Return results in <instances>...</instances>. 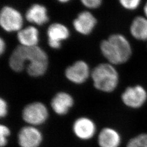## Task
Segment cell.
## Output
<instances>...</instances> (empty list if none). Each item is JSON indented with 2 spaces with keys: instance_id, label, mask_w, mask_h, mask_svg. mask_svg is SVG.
I'll list each match as a JSON object with an SVG mask.
<instances>
[{
  "instance_id": "22",
  "label": "cell",
  "mask_w": 147,
  "mask_h": 147,
  "mask_svg": "<svg viewBox=\"0 0 147 147\" xmlns=\"http://www.w3.org/2000/svg\"><path fill=\"white\" fill-rule=\"evenodd\" d=\"M5 47H6V44H5V41L2 38H1V40H0V53H1V55L3 54V53L5 52Z\"/></svg>"
},
{
  "instance_id": "6",
  "label": "cell",
  "mask_w": 147,
  "mask_h": 147,
  "mask_svg": "<svg viewBox=\"0 0 147 147\" xmlns=\"http://www.w3.org/2000/svg\"><path fill=\"white\" fill-rule=\"evenodd\" d=\"M147 99V91L140 85L127 88L121 95L123 103L132 109L140 108L144 104Z\"/></svg>"
},
{
  "instance_id": "8",
  "label": "cell",
  "mask_w": 147,
  "mask_h": 147,
  "mask_svg": "<svg viewBox=\"0 0 147 147\" xmlns=\"http://www.w3.org/2000/svg\"><path fill=\"white\" fill-rule=\"evenodd\" d=\"M48 44L53 49L61 47L62 42L70 36L68 28L61 23H53L48 27L47 30Z\"/></svg>"
},
{
  "instance_id": "10",
  "label": "cell",
  "mask_w": 147,
  "mask_h": 147,
  "mask_svg": "<svg viewBox=\"0 0 147 147\" xmlns=\"http://www.w3.org/2000/svg\"><path fill=\"white\" fill-rule=\"evenodd\" d=\"M97 24L96 18L89 11L80 13L74 20L73 25L76 31L82 35L90 34Z\"/></svg>"
},
{
  "instance_id": "1",
  "label": "cell",
  "mask_w": 147,
  "mask_h": 147,
  "mask_svg": "<svg viewBox=\"0 0 147 147\" xmlns=\"http://www.w3.org/2000/svg\"><path fill=\"white\" fill-rule=\"evenodd\" d=\"M12 67L19 71H23L26 67L28 74L33 78L44 75L47 71L49 58L47 53L38 45L26 47L19 45L10 56Z\"/></svg>"
},
{
  "instance_id": "5",
  "label": "cell",
  "mask_w": 147,
  "mask_h": 147,
  "mask_svg": "<svg viewBox=\"0 0 147 147\" xmlns=\"http://www.w3.org/2000/svg\"><path fill=\"white\" fill-rule=\"evenodd\" d=\"M49 112L46 106L40 102H34L25 106L22 111V118L30 125H41L47 120Z\"/></svg>"
},
{
  "instance_id": "20",
  "label": "cell",
  "mask_w": 147,
  "mask_h": 147,
  "mask_svg": "<svg viewBox=\"0 0 147 147\" xmlns=\"http://www.w3.org/2000/svg\"><path fill=\"white\" fill-rule=\"evenodd\" d=\"M82 5L88 9H96L100 7L102 0H80Z\"/></svg>"
},
{
  "instance_id": "19",
  "label": "cell",
  "mask_w": 147,
  "mask_h": 147,
  "mask_svg": "<svg viewBox=\"0 0 147 147\" xmlns=\"http://www.w3.org/2000/svg\"><path fill=\"white\" fill-rule=\"evenodd\" d=\"M10 135V130L7 126L1 125L0 126V146L5 147L8 142V137Z\"/></svg>"
},
{
  "instance_id": "7",
  "label": "cell",
  "mask_w": 147,
  "mask_h": 147,
  "mask_svg": "<svg viewBox=\"0 0 147 147\" xmlns=\"http://www.w3.org/2000/svg\"><path fill=\"white\" fill-rule=\"evenodd\" d=\"M90 74L89 65L82 60L74 62L65 71L67 79L75 84H84L88 79Z\"/></svg>"
},
{
  "instance_id": "15",
  "label": "cell",
  "mask_w": 147,
  "mask_h": 147,
  "mask_svg": "<svg viewBox=\"0 0 147 147\" xmlns=\"http://www.w3.org/2000/svg\"><path fill=\"white\" fill-rule=\"evenodd\" d=\"M121 142V135L114 129H103L98 136V144L100 147H118Z\"/></svg>"
},
{
  "instance_id": "2",
  "label": "cell",
  "mask_w": 147,
  "mask_h": 147,
  "mask_svg": "<svg viewBox=\"0 0 147 147\" xmlns=\"http://www.w3.org/2000/svg\"><path fill=\"white\" fill-rule=\"evenodd\" d=\"M100 50L108 63L119 65L131 57L132 49L128 40L121 34H114L100 44Z\"/></svg>"
},
{
  "instance_id": "12",
  "label": "cell",
  "mask_w": 147,
  "mask_h": 147,
  "mask_svg": "<svg viewBox=\"0 0 147 147\" xmlns=\"http://www.w3.org/2000/svg\"><path fill=\"white\" fill-rule=\"evenodd\" d=\"M73 105V97L65 92H59L54 96L51 102L53 110L61 116L66 115Z\"/></svg>"
},
{
  "instance_id": "13",
  "label": "cell",
  "mask_w": 147,
  "mask_h": 147,
  "mask_svg": "<svg viewBox=\"0 0 147 147\" xmlns=\"http://www.w3.org/2000/svg\"><path fill=\"white\" fill-rule=\"evenodd\" d=\"M25 17L27 21L38 26L43 25L49 20L47 8L38 3L32 5L27 9Z\"/></svg>"
},
{
  "instance_id": "14",
  "label": "cell",
  "mask_w": 147,
  "mask_h": 147,
  "mask_svg": "<svg viewBox=\"0 0 147 147\" xmlns=\"http://www.w3.org/2000/svg\"><path fill=\"white\" fill-rule=\"evenodd\" d=\"M17 38L22 46L26 47L38 46L39 40V31L34 26L26 27L18 32Z\"/></svg>"
},
{
  "instance_id": "4",
  "label": "cell",
  "mask_w": 147,
  "mask_h": 147,
  "mask_svg": "<svg viewBox=\"0 0 147 147\" xmlns=\"http://www.w3.org/2000/svg\"><path fill=\"white\" fill-rule=\"evenodd\" d=\"M23 17L20 11L13 7L4 6L0 13V25L7 32H19L22 28Z\"/></svg>"
},
{
  "instance_id": "16",
  "label": "cell",
  "mask_w": 147,
  "mask_h": 147,
  "mask_svg": "<svg viewBox=\"0 0 147 147\" xmlns=\"http://www.w3.org/2000/svg\"><path fill=\"white\" fill-rule=\"evenodd\" d=\"M132 37L139 40H147V18L142 16H137L130 26Z\"/></svg>"
},
{
  "instance_id": "24",
  "label": "cell",
  "mask_w": 147,
  "mask_h": 147,
  "mask_svg": "<svg viewBox=\"0 0 147 147\" xmlns=\"http://www.w3.org/2000/svg\"><path fill=\"white\" fill-rule=\"evenodd\" d=\"M57 1H58V2H59L60 3H67L69 2L70 0H57Z\"/></svg>"
},
{
  "instance_id": "17",
  "label": "cell",
  "mask_w": 147,
  "mask_h": 147,
  "mask_svg": "<svg viewBox=\"0 0 147 147\" xmlns=\"http://www.w3.org/2000/svg\"><path fill=\"white\" fill-rule=\"evenodd\" d=\"M126 147H147V134H142L132 138Z\"/></svg>"
},
{
  "instance_id": "3",
  "label": "cell",
  "mask_w": 147,
  "mask_h": 147,
  "mask_svg": "<svg viewBox=\"0 0 147 147\" xmlns=\"http://www.w3.org/2000/svg\"><path fill=\"white\" fill-rule=\"evenodd\" d=\"M93 84L96 89L110 93L116 89L119 82V75L114 65L110 63H101L91 73Z\"/></svg>"
},
{
  "instance_id": "9",
  "label": "cell",
  "mask_w": 147,
  "mask_h": 147,
  "mask_svg": "<svg viewBox=\"0 0 147 147\" xmlns=\"http://www.w3.org/2000/svg\"><path fill=\"white\" fill-rule=\"evenodd\" d=\"M42 140V134L36 126H25L18 134V143L21 147H38Z\"/></svg>"
},
{
  "instance_id": "18",
  "label": "cell",
  "mask_w": 147,
  "mask_h": 147,
  "mask_svg": "<svg viewBox=\"0 0 147 147\" xmlns=\"http://www.w3.org/2000/svg\"><path fill=\"white\" fill-rule=\"evenodd\" d=\"M121 5L127 10H135L140 5L141 0H119Z\"/></svg>"
},
{
  "instance_id": "23",
  "label": "cell",
  "mask_w": 147,
  "mask_h": 147,
  "mask_svg": "<svg viewBox=\"0 0 147 147\" xmlns=\"http://www.w3.org/2000/svg\"><path fill=\"white\" fill-rule=\"evenodd\" d=\"M144 14L146 17L147 18V3H146V5H144Z\"/></svg>"
},
{
  "instance_id": "11",
  "label": "cell",
  "mask_w": 147,
  "mask_h": 147,
  "mask_svg": "<svg viewBox=\"0 0 147 147\" xmlns=\"http://www.w3.org/2000/svg\"><path fill=\"white\" fill-rule=\"evenodd\" d=\"M75 135L82 140H87L94 136L96 131L94 123L86 117H81L75 121L73 125Z\"/></svg>"
},
{
  "instance_id": "21",
  "label": "cell",
  "mask_w": 147,
  "mask_h": 147,
  "mask_svg": "<svg viewBox=\"0 0 147 147\" xmlns=\"http://www.w3.org/2000/svg\"><path fill=\"white\" fill-rule=\"evenodd\" d=\"M8 112V105L5 100L1 98L0 100V116L3 118L7 115Z\"/></svg>"
}]
</instances>
